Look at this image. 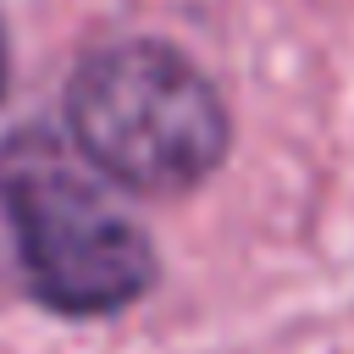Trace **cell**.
<instances>
[{
	"label": "cell",
	"instance_id": "obj_1",
	"mask_svg": "<svg viewBox=\"0 0 354 354\" xmlns=\"http://www.w3.org/2000/svg\"><path fill=\"white\" fill-rule=\"evenodd\" d=\"M61 138L116 194L177 205L205 194L238 144L216 72L171 33H111L77 50L61 77Z\"/></svg>",
	"mask_w": 354,
	"mask_h": 354
},
{
	"label": "cell",
	"instance_id": "obj_2",
	"mask_svg": "<svg viewBox=\"0 0 354 354\" xmlns=\"http://www.w3.org/2000/svg\"><path fill=\"white\" fill-rule=\"evenodd\" d=\"M0 227L22 299L61 326L122 321L166 277L155 232L44 116L0 133Z\"/></svg>",
	"mask_w": 354,
	"mask_h": 354
},
{
	"label": "cell",
	"instance_id": "obj_3",
	"mask_svg": "<svg viewBox=\"0 0 354 354\" xmlns=\"http://www.w3.org/2000/svg\"><path fill=\"white\" fill-rule=\"evenodd\" d=\"M11 83H17V50H11V22L0 11V111L11 105Z\"/></svg>",
	"mask_w": 354,
	"mask_h": 354
}]
</instances>
